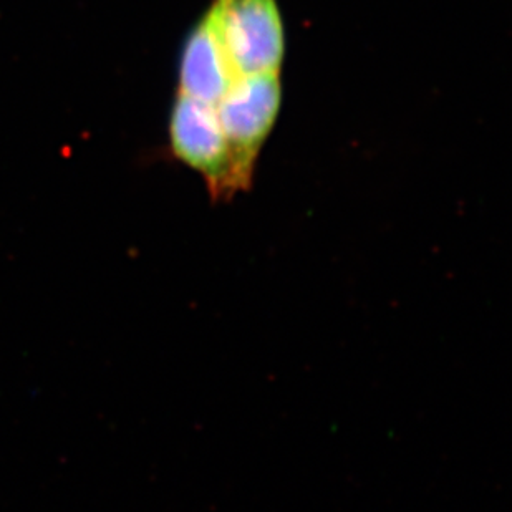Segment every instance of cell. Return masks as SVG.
<instances>
[{"mask_svg":"<svg viewBox=\"0 0 512 512\" xmlns=\"http://www.w3.org/2000/svg\"><path fill=\"white\" fill-rule=\"evenodd\" d=\"M281 72L237 77L214 105L244 189H249L257 156L281 110Z\"/></svg>","mask_w":512,"mask_h":512,"instance_id":"1","label":"cell"},{"mask_svg":"<svg viewBox=\"0 0 512 512\" xmlns=\"http://www.w3.org/2000/svg\"><path fill=\"white\" fill-rule=\"evenodd\" d=\"M206 14L239 77L281 72L285 32L277 0H214Z\"/></svg>","mask_w":512,"mask_h":512,"instance_id":"2","label":"cell"},{"mask_svg":"<svg viewBox=\"0 0 512 512\" xmlns=\"http://www.w3.org/2000/svg\"><path fill=\"white\" fill-rule=\"evenodd\" d=\"M170 145L174 156L198 171L213 201H229L246 191L239 181L228 138L211 105L178 93L171 108Z\"/></svg>","mask_w":512,"mask_h":512,"instance_id":"3","label":"cell"},{"mask_svg":"<svg viewBox=\"0 0 512 512\" xmlns=\"http://www.w3.org/2000/svg\"><path fill=\"white\" fill-rule=\"evenodd\" d=\"M237 77L213 20L204 14L184 42L179 62V93L214 107Z\"/></svg>","mask_w":512,"mask_h":512,"instance_id":"4","label":"cell"}]
</instances>
